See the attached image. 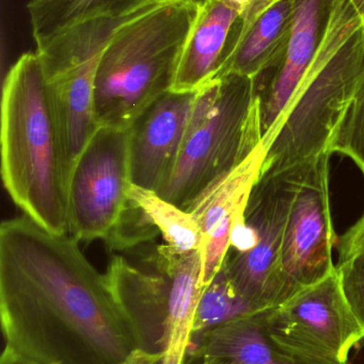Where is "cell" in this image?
<instances>
[{
	"label": "cell",
	"mask_w": 364,
	"mask_h": 364,
	"mask_svg": "<svg viewBox=\"0 0 364 364\" xmlns=\"http://www.w3.org/2000/svg\"><path fill=\"white\" fill-rule=\"evenodd\" d=\"M0 320L6 346L36 364H124L138 350L78 241L25 214L0 227Z\"/></svg>",
	"instance_id": "6da1fadb"
},
{
	"label": "cell",
	"mask_w": 364,
	"mask_h": 364,
	"mask_svg": "<svg viewBox=\"0 0 364 364\" xmlns=\"http://www.w3.org/2000/svg\"><path fill=\"white\" fill-rule=\"evenodd\" d=\"M363 87L364 14L355 0H329L316 55L265 149L261 176L329 154Z\"/></svg>",
	"instance_id": "7a4b0ae2"
},
{
	"label": "cell",
	"mask_w": 364,
	"mask_h": 364,
	"mask_svg": "<svg viewBox=\"0 0 364 364\" xmlns=\"http://www.w3.org/2000/svg\"><path fill=\"white\" fill-rule=\"evenodd\" d=\"M1 174L25 215L66 235L68 177L51 91L36 53L19 58L2 89Z\"/></svg>",
	"instance_id": "3957f363"
},
{
	"label": "cell",
	"mask_w": 364,
	"mask_h": 364,
	"mask_svg": "<svg viewBox=\"0 0 364 364\" xmlns=\"http://www.w3.org/2000/svg\"><path fill=\"white\" fill-rule=\"evenodd\" d=\"M201 4L154 2L120 26L98 62L94 82L100 127L130 129L172 90L177 65Z\"/></svg>",
	"instance_id": "277c9868"
},
{
	"label": "cell",
	"mask_w": 364,
	"mask_h": 364,
	"mask_svg": "<svg viewBox=\"0 0 364 364\" xmlns=\"http://www.w3.org/2000/svg\"><path fill=\"white\" fill-rule=\"evenodd\" d=\"M263 144L256 79L224 75L197 91L187 130L158 194L189 212Z\"/></svg>",
	"instance_id": "5b68a950"
},
{
	"label": "cell",
	"mask_w": 364,
	"mask_h": 364,
	"mask_svg": "<svg viewBox=\"0 0 364 364\" xmlns=\"http://www.w3.org/2000/svg\"><path fill=\"white\" fill-rule=\"evenodd\" d=\"M143 259L140 267L115 255L105 274L109 289L134 331L138 350L160 355V364H184L204 289L201 252L177 254L162 244Z\"/></svg>",
	"instance_id": "8992f818"
},
{
	"label": "cell",
	"mask_w": 364,
	"mask_h": 364,
	"mask_svg": "<svg viewBox=\"0 0 364 364\" xmlns=\"http://www.w3.org/2000/svg\"><path fill=\"white\" fill-rule=\"evenodd\" d=\"M306 164L260 176L248 200L245 220L233 239L224 267L235 293L252 312L265 311L291 299L281 269L284 231Z\"/></svg>",
	"instance_id": "52a82bcc"
},
{
	"label": "cell",
	"mask_w": 364,
	"mask_h": 364,
	"mask_svg": "<svg viewBox=\"0 0 364 364\" xmlns=\"http://www.w3.org/2000/svg\"><path fill=\"white\" fill-rule=\"evenodd\" d=\"M269 336L286 350L321 363H348L364 328L342 289L337 267L277 307L258 312Z\"/></svg>",
	"instance_id": "ba28073f"
},
{
	"label": "cell",
	"mask_w": 364,
	"mask_h": 364,
	"mask_svg": "<svg viewBox=\"0 0 364 364\" xmlns=\"http://www.w3.org/2000/svg\"><path fill=\"white\" fill-rule=\"evenodd\" d=\"M130 139V129L100 127L77 160L68 188V235L77 241H106L128 208Z\"/></svg>",
	"instance_id": "9c48e42d"
},
{
	"label": "cell",
	"mask_w": 364,
	"mask_h": 364,
	"mask_svg": "<svg viewBox=\"0 0 364 364\" xmlns=\"http://www.w3.org/2000/svg\"><path fill=\"white\" fill-rule=\"evenodd\" d=\"M324 154L307 162L284 231L281 269L291 297L331 275L336 269V235L329 192V161Z\"/></svg>",
	"instance_id": "30bf717a"
},
{
	"label": "cell",
	"mask_w": 364,
	"mask_h": 364,
	"mask_svg": "<svg viewBox=\"0 0 364 364\" xmlns=\"http://www.w3.org/2000/svg\"><path fill=\"white\" fill-rule=\"evenodd\" d=\"M197 92L169 91L153 102L130 128V181L160 192L177 161Z\"/></svg>",
	"instance_id": "8fae6325"
},
{
	"label": "cell",
	"mask_w": 364,
	"mask_h": 364,
	"mask_svg": "<svg viewBox=\"0 0 364 364\" xmlns=\"http://www.w3.org/2000/svg\"><path fill=\"white\" fill-rule=\"evenodd\" d=\"M328 4L329 0H297L292 32L284 57L275 68L256 79L264 149L313 60Z\"/></svg>",
	"instance_id": "7c38bea8"
},
{
	"label": "cell",
	"mask_w": 364,
	"mask_h": 364,
	"mask_svg": "<svg viewBox=\"0 0 364 364\" xmlns=\"http://www.w3.org/2000/svg\"><path fill=\"white\" fill-rule=\"evenodd\" d=\"M244 8L236 0H207L182 51L171 91L197 92L218 78Z\"/></svg>",
	"instance_id": "4fadbf2b"
},
{
	"label": "cell",
	"mask_w": 364,
	"mask_h": 364,
	"mask_svg": "<svg viewBox=\"0 0 364 364\" xmlns=\"http://www.w3.org/2000/svg\"><path fill=\"white\" fill-rule=\"evenodd\" d=\"M296 2L271 0L249 21L239 17L219 77L233 73L256 79L275 68L290 41Z\"/></svg>",
	"instance_id": "5bb4252c"
},
{
	"label": "cell",
	"mask_w": 364,
	"mask_h": 364,
	"mask_svg": "<svg viewBox=\"0 0 364 364\" xmlns=\"http://www.w3.org/2000/svg\"><path fill=\"white\" fill-rule=\"evenodd\" d=\"M264 159L262 144L239 168L207 191L190 210L202 231L203 250L212 258L222 259L228 254L233 228L245 215Z\"/></svg>",
	"instance_id": "9a60e30c"
},
{
	"label": "cell",
	"mask_w": 364,
	"mask_h": 364,
	"mask_svg": "<svg viewBox=\"0 0 364 364\" xmlns=\"http://www.w3.org/2000/svg\"><path fill=\"white\" fill-rule=\"evenodd\" d=\"M100 57L102 53L46 80L63 144L68 177L100 128L94 104V82Z\"/></svg>",
	"instance_id": "2e32d148"
},
{
	"label": "cell",
	"mask_w": 364,
	"mask_h": 364,
	"mask_svg": "<svg viewBox=\"0 0 364 364\" xmlns=\"http://www.w3.org/2000/svg\"><path fill=\"white\" fill-rule=\"evenodd\" d=\"M256 314L239 316L203 333L196 356L214 364H333L286 350L267 333Z\"/></svg>",
	"instance_id": "e0dca14e"
},
{
	"label": "cell",
	"mask_w": 364,
	"mask_h": 364,
	"mask_svg": "<svg viewBox=\"0 0 364 364\" xmlns=\"http://www.w3.org/2000/svg\"><path fill=\"white\" fill-rule=\"evenodd\" d=\"M157 0H29L28 14L36 48L64 30L98 17L123 16Z\"/></svg>",
	"instance_id": "ac0fdd59"
},
{
	"label": "cell",
	"mask_w": 364,
	"mask_h": 364,
	"mask_svg": "<svg viewBox=\"0 0 364 364\" xmlns=\"http://www.w3.org/2000/svg\"><path fill=\"white\" fill-rule=\"evenodd\" d=\"M128 197L173 252H201L202 231L194 214L162 198L158 193L132 183L128 190Z\"/></svg>",
	"instance_id": "d6986e66"
},
{
	"label": "cell",
	"mask_w": 364,
	"mask_h": 364,
	"mask_svg": "<svg viewBox=\"0 0 364 364\" xmlns=\"http://www.w3.org/2000/svg\"><path fill=\"white\" fill-rule=\"evenodd\" d=\"M254 314L235 293L226 271L222 267L214 279L203 289L192 324V337L222 326L239 316Z\"/></svg>",
	"instance_id": "ffe728a7"
},
{
	"label": "cell",
	"mask_w": 364,
	"mask_h": 364,
	"mask_svg": "<svg viewBox=\"0 0 364 364\" xmlns=\"http://www.w3.org/2000/svg\"><path fill=\"white\" fill-rule=\"evenodd\" d=\"M328 153L350 158L364 175V87L331 139Z\"/></svg>",
	"instance_id": "44dd1931"
},
{
	"label": "cell",
	"mask_w": 364,
	"mask_h": 364,
	"mask_svg": "<svg viewBox=\"0 0 364 364\" xmlns=\"http://www.w3.org/2000/svg\"><path fill=\"white\" fill-rule=\"evenodd\" d=\"M336 267L346 299L364 328V252Z\"/></svg>",
	"instance_id": "7402d4cb"
},
{
	"label": "cell",
	"mask_w": 364,
	"mask_h": 364,
	"mask_svg": "<svg viewBox=\"0 0 364 364\" xmlns=\"http://www.w3.org/2000/svg\"><path fill=\"white\" fill-rule=\"evenodd\" d=\"M337 246L339 250L338 264H342L364 252V212L361 218L339 237Z\"/></svg>",
	"instance_id": "603a6c76"
},
{
	"label": "cell",
	"mask_w": 364,
	"mask_h": 364,
	"mask_svg": "<svg viewBox=\"0 0 364 364\" xmlns=\"http://www.w3.org/2000/svg\"><path fill=\"white\" fill-rule=\"evenodd\" d=\"M243 6L244 13L241 18L248 21L256 16L271 0H236Z\"/></svg>",
	"instance_id": "cb8c5ba5"
},
{
	"label": "cell",
	"mask_w": 364,
	"mask_h": 364,
	"mask_svg": "<svg viewBox=\"0 0 364 364\" xmlns=\"http://www.w3.org/2000/svg\"><path fill=\"white\" fill-rule=\"evenodd\" d=\"M160 363H162V357L160 355H152L141 350H136L128 357L124 364H160Z\"/></svg>",
	"instance_id": "d4e9b609"
},
{
	"label": "cell",
	"mask_w": 364,
	"mask_h": 364,
	"mask_svg": "<svg viewBox=\"0 0 364 364\" xmlns=\"http://www.w3.org/2000/svg\"><path fill=\"white\" fill-rule=\"evenodd\" d=\"M0 364H36L33 361L29 360L26 357L13 350L10 346H6L4 352H2Z\"/></svg>",
	"instance_id": "484cf974"
},
{
	"label": "cell",
	"mask_w": 364,
	"mask_h": 364,
	"mask_svg": "<svg viewBox=\"0 0 364 364\" xmlns=\"http://www.w3.org/2000/svg\"><path fill=\"white\" fill-rule=\"evenodd\" d=\"M358 8L360 9L361 12L364 14V0H355Z\"/></svg>",
	"instance_id": "4316f807"
},
{
	"label": "cell",
	"mask_w": 364,
	"mask_h": 364,
	"mask_svg": "<svg viewBox=\"0 0 364 364\" xmlns=\"http://www.w3.org/2000/svg\"><path fill=\"white\" fill-rule=\"evenodd\" d=\"M157 1H168V0H157ZM192 1L197 2V4H204L207 0H192Z\"/></svg>",
	"instance_id": "83f0119b"
},
{
	"label": "cell",
	"mask_w": 364,
	"mask_h": 364,
	"mask_svg": "<svg viewBox=\"0 0 364 364\" xmlns=\"http://www.w3.org/2000/svg\"><path fill=\"white\" fill-rule=\"evenodd\" d=\"M201 364H214V363H205V361H201Z\"/></svg>",
	"instance_id": "f1b7e54d"
}]
</instances>
